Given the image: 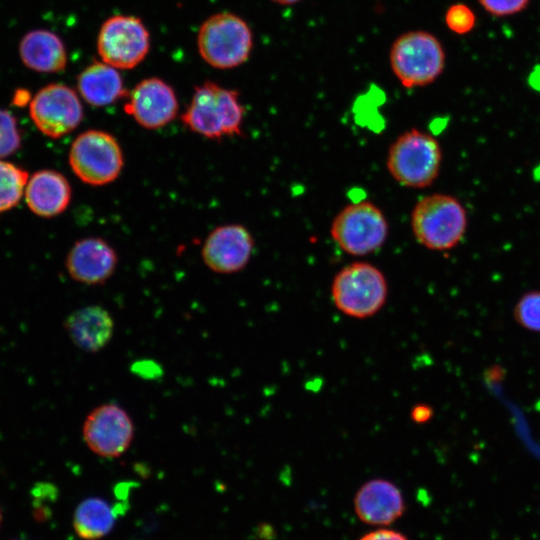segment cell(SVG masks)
Segmentation results:
<instances>
[{
	"label": "cell",
	"instance_id": "1",
	"mask_svg": "<svg viewBox=\"0 0 540 540\" xmlns=\"http://www.w3.org/2000/svg\"><path fill=\"white\" fill-rule=\"evenodd\" d=\"M244 112L237 91L205 81L195 87L181 119L194 133L221 140L225 136L242 135Z\"/></svg>",
	"mask_w": 540,
	"mask_h": 540
},
{
	"label": "cell",
	"instance_id": "2",
	"mask_svg": "<svg viewBox=\"0 0 540 540\" xmlns=\"http://www.w3.org/2000/svg\"><path fill=\"white\" fill-rule=\"evenodd\" d=\"M467 212L454 196L442 193L422 197L411 213L415 239L425 248L446 251L457 246L467 230Z\"/></svg>",
	"mask_w": 540,
	"mask_h": 540
},
{
	"label": "cell",
	"instance_id": "3",
	"mask_svg": "<svg viewBox=\"0 0 540 540\" xmlns=\"http://www.w3.org/2000/svg\"><path fill=\"white\" fill-rule=\"evenodd\" d=\"M442 163V150L438 140L427 132L410 129L391 144L386 166L400 185L426 188L438 177Z\"/></svg>",
	"mask_w": 540,
	"mask_h": 540
},
{
	"label": "cell",
	"instance_id": "4",
	"mask_svg": "<svg viewBox=\"0 0 540 540\" xmlns=\"http://www.w3.org/2000/svg\"><path fill=\"white\" fill-rule=\"evenodd\" d=\"M331 296L343 314L356 319L369 318L386 303L387 280L376 266L368 262H353L334 276Z\"/></svg>",
	"mask_w": 540,
	"mask_h": 540
},
{
	"label": "cell",
	"instance_id": "5",
	"mask_svg": "<svg viewBox=\"0 0 540 540\" xmlns=\"http://www.w3.org/2000/svg\"><path fill=\"white\" fill-rule=\"evenodd\" d=\"M389 61L403 87H422L434 82L443 72L445 52L433 34L409 31L393 42Z\"/></svg>",
	"mask_w": 540,
	"mask_h": 540
},
{
	"label": "cell",
	"instance_id": "6",
	"mask_svg": "<svg viewBox=\"0 0 540 540\" xmlns=\"http://www.w3.org/2000/svg\"><path fill=\"white\" fill-rule=\"evenodd\" d=\"M252 32L241 17L221 12L210 16L201 25L197 47L202 59L218 69L237 67L250 56Z\"/></svg>",
	"mask_w": 540,
	"mask_h": 540
},
{
	"label": "cell",
	"instance_id": "7",
	"mask_svg": "<svg viewBox=\"0 0 540 540\" xmlns=\"http://www.w3.org/2000/svg\"><path fill=\"white\" fill-rule=\"evenodd\" d=\"M388 232L384 213L369 201L345 206L333 219L330 229L334 242L352 256H365L379 250Z\"/></svg>",
	"mask_w": 540,
	"mask_h": 540
},
{
	"label": "cell",
	"instance_id": "8",
	"mask_svg": "<svg viewBox=\"0 0 540 540\" xmlns=\"http://www.w3.org/2000/svg\"><path fill=\"white\" fill-rule=\"evenodd\" d=\"M69 164L84 183L102 186L113 182L123 168V153L117 139L102 130L79 134L69 150Z\"/></svg>",
	"mask_w": 540,
	"mask_h": 540
},
{
	"label": "cell",
	"instance_id": "9",
	"mask_svg": "<svg viewBox=\"0 0 540 540\" xmlns=\"http://www.w3.org/2000/svg\"><path fill=\"white\" fill-rule=\"evenodd\" d=\"M150 35L141 19L114 15L101 26L97 51L102 61L116 69H132L146 57Z\"/></svg>",
	"mask_w": 540,
	"mask_h": 540
},
{
	"label": "cell",
	"instance_id": "10",
	"mask_svg": "<svg viewBox=\"0 0 540 540\" xmlns=\"http://www.w3.org/2000/svg\"><path fill=\"white\" fill-rule=\"evenodd\" d=\"M29 113L38 130L53 139L72 132L83 119L78 94L60 83L42 87L30 100Z\"/></svg>",
	"mask_w": 540,
	"mask_h": 540
},
{
	"label": "cell",
	"instance_id": "11",
	"mask_svg": "<svg viewBox=\"0 0 540 540\" xmlns=\"http://www.w3.org/2000/svg\"><path fill=\"white\" fill-rule=\"evenodd\" d=\"M82 434L93 453L104 458H116L129 448L134 425L124 409L109 403L96 407L88 414Z\"/></svg>",
	"mask_w": 540,
	"mask_h": 540
},
{
	"label": "cell",
	"instance_id": "12",
	"mask_svg": "<svg viewBox=\"0 0 540 540\" xmlns=\"http://www.w3.org/2000/svg\"><path fill=\"white\" fill-rule=\"evenodd\" d=\"M125 112L141 127L159 129L173 121L178 113V101L173 88L157 77L140 81L130 92Z\"/></svg>",
	"mask_w": 540,
	"mask_h": 540
},
{
	"label": "cell",
	"instance_id": "13",
	"mask_svg": "<svg viewBox=\"0 0 540 540\" xmlns=\"http://www.w3.org/2000/svg\"><path fill=\"white\" fill-rule=\"evenodd\" d=\"M254 239L249 230L240 224L215 228L202 247V258L212 271L222 274L242 270L250 261Z\"/></svg>",
	"mask_w": 540,
	"mask_h": 540
},
{
	"label": "cell",
	"instance_id": "14",
	"mask_svg": "<svg viewBox=\"0 0 540 540\" xmlns=\"http://www.w3.org/2000/svg\"><path fill=\"white\" fill-rule=\"evenodd\" d=\"M117 260V254L109 243L101 238L89 237L75 242L65 264L75 281L98 285L113 275Z\"/></svg>",
	"mask_w": 540,
	"mask_h": 540
},
{
	"label": "cell",
	"instance_id": "15",
	"mask_svg": "<svg viewBox=\"0 0 540 540\" xmlns=\"http://www.w3.org/2000/svg\"><path fill=\"white\" fill-rule=\"evenodd\" d=\"M354 509L358 518L369 525L386 526L402 516L405 503L400 489L386 479H371L356 492Z\"/></svg>",
	"mask_w": 540,
	"mask_h": 540
},
{
	"label": "cell",
	"instance_id": "16",
	"mask_svg": "<svg viewBox=\"0 0 540 540\" xmlns=\"http://www.w3.org/2000/svg\"><path fill=\"white\" fill-rule=\"evenodd\" d=\"M24 196L28 208L34 214L50 218L66 210L71 201L72 189L63 174L44 169L30 176Z\"/></svg>",
	"mask_w": 540,
	"mask_h": 540
},
{
	"label": "cell",
	"instance_id": "17",
	"mask_svg": "<svg viewBox=\"0 0 540 540\" xmlns=\"http://www.w3.org/2000/svg\"><path fill=\"white\" fill-rule=\"evenodd\" d=\"M65 329L81 350L97 352L112 338L114 322L106 309L91 305L72 312L65 320Z\"/></svg>",
	"mask_w": 540,
	"mask_h": 540
},
{
	"label": "cell",
	"instance_id": "18",
	"mask_svg": "<svg viewBox=\"0 0 540 540\" xmlns=\"http://www.w3.org/2000/svg\"><path fill=\"white\" fill-rule=\"evenodd\" d=\"M19 54L23 64L41 73H57L66 68L67 52L61 38L46 29L26 33L20 41Z\"/></svg>",
	"mask_w": 540,
	"mask_h": 540
},
{
	"label": "cell",
	"instance_id": "19",
	"mask_svg": "<svg viewBox=\"0 0 540 540\" xmlns=\"http://www.w3.org/2000/svg\"><path fill=\"white\" fill-rule=\"evenodd\" d=\"M77 89L89 105L96 107L113 104L126 95L118 70L103 61L93 62L81 71Z\"/></svg>",
	"mask_w": 540,
	"mask_h": 540
},
{
	"label": "cell",
	"instance_id": "20",
	"mask_svg": "<svg viewBox=\"0 0 540 540\" xmlns=\"http://www.w3.org/2000/svg\"><path fill=\"white\" fill-rule=\"evenodd\" d=\"M115 520V510L107 501L90 497L77 506L73 517V527L80 538L97 540L112 530Z\"/></svg>",
	"mask_w": 540,
	"mask_h": 540
},
{
	"label": "cell",
	"instance_id": "21",
	"mask_svg": "<svg viewBox=\"0 0 540 540\" xmlns=\"http://www.w3.org/2000/svg\"><path fill=\"white\" fill-rule=\"evenodd\" d=\"M28 173L19 166L0 160V213L15 207L22 198Z\"/></svg>",
	"mask_w": 540,
	"mask_h": 540
},
{
	"label": "cell",
	"instance_id": "22",
	"mask_svg": "<svg viewBox=\"0 0 540 540\" xmlns=\"http://www.w3.org/2000/svg\"><path fill=\"white\" fill-rule=\"evenodd\" d=\"M514 318L522 327L540 331V291L527 292L518 300Z\"/></svg>",
	"mask_w": 540,
	"mask_h": 540
},
{
	"label": "cell",
	"instance_id": "23",
	"mask_svg": "<svg viewBox=\"0 0 540 540\" xmlns=\"http://www.w3.org/2000/svg\"><path fill=\"white\" fill-rule=\"evenodd\" d=\"M21 146L17 120L8 110L0 108V159L15 153Z\"/></svg>",
	"mask_w": 540,
	"mask_h": 540
},
{
	"label": "cell",
	"instance_id": "24",
	"mask_svg": "<svg viewBox=\"0 0 540 540\" xmlns=\"http://www.w3.org/2000/svg\"><path fill=\"white\" fill-rule=\"evenodd\" d=\"M444 20L448 29L458 35L469 33L476 24L475 13L463 3L451 5L445 13Z\"/></svg>",
	"mask_w": 540,
	"mask_h": 540
},
{
	"label": "cell",
	"instance_id": "25",
	"mask_svg": "<svg viewBox=\"0 0 540 540\" xmlns=\"http://www.w3.org/2000/svg\"><path fill=\"white\" fill-rule=\"evenodd\" d=\"M480 5L496 17L511 16L524 10L530 0H478Z\"/></svg>",
	"mask_w": 540,
	"mask_h": 540
},
{
	"label": "cell",
	"instance_id": "26",
	"mask_svg": "<svg viewBox=\"0 0 540 540\" xmlns=\"http://www.w3.org/2000/svg\"><path fill=\"white\" fill-rule=\"evenodd\" d=\"M358 540H408L405 535L390 529H377L364 534Z\"/></svg>",
	"mask_w": 540,
	"mask_h": 540
},
{
	"label": "cell",
	"instance_id": "27",
	"mask_svg": "<svg viewBox=\"0 0 540 540\" xmlns=\"http://www.w3.org/2000/svg\"><path fill=\"white\" fill-rule=\"evenodd\" d=\"M434 411L432 407L426 403H418L411 409V419L414 423L424 424L433 417Z\"/></svg>",
	"mask_w": 540,
	"mask_h": 540
},
{
	"label": "cell",
	"instance_id": "28",
	"mask_svg": "<svg viewBox=\"0 0 540 540\" xmlns=\"http://www.w3.org/2000/svg\"><path fill=\"white\" fill-rule=\"evenodd\" d=\"M29 101V92L26 90H19L14 96V103L16 105H24Z\"/></svg>",
	"mask_w": 540,
	"mask_h": 540
},
{
	"label": "cell",
	"instance_id": "29",
	"mask_svg": "<svg viewBox=\"0 0 540 540\" xmlns=\"http://www.w3.org/2000/svg\"><path fill=\"white\" fill-rule=\"evenodd\" d=\"M271 1L280 5H293V4L298 3L301 0H271Z\"/></svg>",
	"mask_w": 540,
	"mask_h": 540
},
{
	"label": "cell",
	"instance_id": "30",
	"mask_svg": "<svg viewBox=\"0 0 540 540\" xmlns=\"http://www.w3.org/2000/svg\"><path fill=\"white\" fill-rule=\"evenodd\" d=\"M1 517H2V516H1V510H0V522H1Z\"/></svg>",
	"mask_w": 540,
	"mask_h": 540
}]
</instances>
